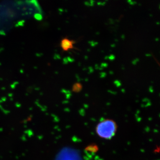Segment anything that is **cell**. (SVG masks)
I'll use <instances>...</instances> for the list:
<instances>
[{
	"mask_svg": "<svg viewBox=\"0 0 160 160\" xmlns=\"http://www.w3.org/2000/svg\"><path fill=\"white\" fill-rule=\"evenodd\" d=\"M76 43L74 40H71L68 38H64L61 41V47L63 51H68L69 49H74L73 44Z\"/></svg>",
	"mask_w": 160,
	"mask_h": 160,
	"instance_id": "cell-2",
	"label": "cell"
},
{
	"mask_svg": "<svg viewBox=\"0 0 160 160\" xmlns=\"http://www.w3.org/2000/svg\"><path fill=\"white\" fill-rule=\"evenodd\" d=\"M139 61V59L138 58H136L135 59L133 60L132 62V64H133V65H136L138 62Z\"/></svg>",
	"mask_w": 160,
	"mask_h": 160,
	"instance_id": "cell-8",
	"label": "cell"
},
{
	"mask_svg": "<svg viewBox=\"0 0 160 160\" xmlns=\"http://www.w3.org/2000/svg\"><path fill=\"white\" fill-rule=\"evenodd\" d=\"M128 2L130 4V5H133L135 4L136 3V2H134V1H128Z\"/></svg>",
	"mask_w": 160,
	"mask_h": 160,
	"instance_id": "cell-12",
	"label": "cell"
},
{
	"mask_svg": "<svg viewBox=\"0 0 160 160\" xmlns=\"http://www.w3.org/2000/svg\"><path fill=\"white\" fill-rule=\"evenodd\" d=\"M106 2H98L97 3L98 5H100V6H104V5L106 4Z\"/></svg>",
	"mask_w": 160,
	"mask_h": 160,
	"instance_id": "cell-11",
	"label": "cell"
},
{
	"mask_svg": "<svg viewBox=\"0 0 160 160\" xmlns=\"http://www.w3.org/2000/svg\"><path fill=\"white\" fill-rule=\"evenodd\" d=\"M88 150H90V149H91V146H89V147H88ZM96 149H96V146H92V151H96Z\"/></svg>",
	"mask_w": 160,
	"mask_h": 160,
	"instance_id": "cell-10",
	"label": "cell"
},
{
	"mask_svg": "<svg viewBox=\"0 0 160 160\" xmlns=\"http://www.w3.org/2000/svg\"><path fill=\"white\" fill-rule=\"evenodd\" d=\"M82 89V84L79 82H77L75 83L72 86V90L75 92H79Z\"/></svg>",
	"mask_w": 160,
	"mask_h": 160,
	"instance_id": "cell-3",
	"label": "cell"
},
{
	"mask_svg": "<svg viewBox=\"0 0 160 160\" xmlns=\"http://www.w3.org/2000/svg\"><path fill=\"white\" fill-rule=\"evenodd\" d=\"M117 124L113 120L106 119L100 122L96 127V132L102 138L110 139L117 131Z\"/></svg>",
	"mask_w": 160,
	"mask_h": 160,
	"instance_id": "cell-1",
	"label": "cell"
},
{
	"mask_svg": "<svg viewBox=\"0 0 160 160\" xmlns=\"http://www.w3.org/2000/svg\"><path fill=\"white\" fill-rule=\"evenodd\" d=\"M111 46L112 47H115V45L114 44H112V45H111Z\"/></svg>",
	"mask_w": 160,
	"mask_h": 160,
	"instance_id": "cell-16",
	"label": "cell"
},
{
	"mask_svg": "<svg viewBox=\"0 0 160 160\" xmlns=\"http://www.w3.org/2000/svg\"><path fill=\"white\" fill-rule=\"evenodd\" d=\"M95 69H99V66H98V64H96L95 66Z\"/></svg>",
	"mask_w": 160,
	"mask_h": 160,
	"instance_id": "cell-15",
	"label": "cell"
},
{
	"mask_svg": "<svg viewBox=\"0 0 160 160\" xmlns=\"http://www.w3.org/2000/svg\"><path fill=\"white\" fill-rule=\"evenodd\" d=\"M114 84L116 85L117 87H120L122 85V83L119 80H115L114 82Z\"/></svg>",
	"mask_w": 160,
	"mask_h": 160,
	"instance_id": "cell-4",
	"label": "cell"
},
{
	"mask_svg": "<svg viewBox=\"0 0 160 160\" xmlns=\"http://www.w3.org/2000/svg\"><path fill=\"white\" fill-rule=\"evenodd\" d=\"M108 66V64H107V63H102V64H101V67H102V68L103 69V68H106V67H107V66Z\"/></svg>",
	"mask_w": 160,
	"mask_h": 160,
	"instance_id": "cell-9",
	"label": "cell"
},
{
	"mask_svg": "<svg viewBox=\"0 0 160 160\" xmlns=\"http://www.w3.org/2000/svg\"><path fill=\"white\" fill-rule=\"evenodd\" d=\"M88 57L87 56H85V58L86 59V60H87V59H88Z\"/></svg>",
	"mask_w": 160,
	"mask_h": 160,
	"instance_id": "cell-19",
	"label": "cell"
},
{
	"mask_svg": "<svg viewBox=\"0 0 160 160\" xmlns=\"http://www.w3.org/2000/svg\"><path fill=\"white\" fill-rule=\"evenodd\" d=\"M89 73H92V72H93V68H92V67H89Z\"/></svg>",
	"mask_w": 160,
	"mask_h": 160,
	"instance_id": "cell-13",
	"label": "cell"
},
{
	"mask_svg": "<svg viewBox=\"0 0 160 160\" xmlns=\"http://www.w3.org/2000/svg\"><path fill=\"white\" fill-rule=\"evenodd\" d=\"M115 58V56L113 54L110 55V56H108V59L110 61H113Z\"/></svg>",
	"mask_w": 160,
	"mask_h": 160,
	"instance_id": "cell-7",
	"label": "cell"
},
{
	"mask_svg": "<svg viewBox=\"0 0 160 160\" xmlns=\"http://www.w3.org/2000/svg\"><path fill=\"white\" fill-rule=\"evenodd\" d=\"M85 81H86V82H87V81H88V79L87 78H86V79H85Z\"/></svg>",
	"mask_w": 160,
	"mask_h": 160,
	"instance_id": "cell-21",
	"label": "cell"
},
{
	"mask_svg": "<svg viewBox=\"0 0 160 160\" xmlns=\"http://www.w3.org/2000/svg\"><path fill=\"white\" fill-rule=\"evenodd\" d=\"M109 73H110V74H111V75H112L113 74V72L112 71H109Z\"/></svg>",
	"mask_w": 160,
	"mask_h": 160,
	"instance_id": "cell-17",
	"label": "cell"
},
{
	"mask_svg": "<svg viewBox=\"0 0 160 160\" xmlns=\"http://www.w3.org/2000/svg\"><path fill=\"white\" fill-rule=\"evenodd\" d=\"M90 49H88V51H90Z\"/></svg>",
	"mask_w": 160,
	"mask_h": 160,
	"instance_id": "cell-22",
	"label": "cell"
},
{
	"mask_svg": "<svg viewBox=\"0 0 160 160\" xmlns=\"http://www.w3.org/2000/svg\"><path fill=\"white\" fill-rule=\"evenodd\" d=\"M105 59H108V56H106L105 58Z\"/></svg>",
	"mask_w": 160,
	"mask_h": 160,
	"instance_id": "cell-20",
	"label": "cell"
},
{
	"mask_svg": "<svg viewBox=\"0 0 160 160\" xmlns=\"http://www.w3.org/2000/svg\"><path fill=\"white\" fill-rule=\"evenodd\" d=\"M85 5L87 6H90V4L89 2H85Z\"/></svg>",
	"mask_w": 160,
	"mask_h": 160,
	"instance_id": "cell-14",
	"label": "cell"
},
{
	"mask_svg": "<svg viewBox=\"0 0 160 160\" xmlns=\"http://www.w3.org/2000/svg\"><path fill=\"white\" fill-rule=\"evenodd\" d=\"M106 72H100V77L101 78H104L106 76Z\"/></svg>",
	"mask_w": 160,
	"mask_h": 160,
	"instance_id": "cell-6",
	"label": "cell"
},
{
	"mask_svg": "<svg viewBox=\"0 0 160 160\" xmlns=\"http://www.w3.org/2000/svg\"><path fill=\"white\" fill-rule=\"evenodd\" d=\"M89 43L92 47H94L98 44L97 42H95L94 41H89Z\"/></svg>",
	"mask_w": 160,
	"mask_h": 160,
	"instance_id": "cell-5",
	"label": "cell"
},
{
	"mask_svg": "<svg viewBox=\"0 0 160 160\" xmlns=\"http://www.w3.org/2000/svg\"><path fill=\"white\" fill-rule=\"evenodd\" d=\"M146 56H147V57L151 56V55L149 54H147L146 55Z\"/></svg>",
	"mask_w": 160,
	"mask_h": 160,
	"instance_id": "cell-18",
	"label": "cell"
}]
</instances>
